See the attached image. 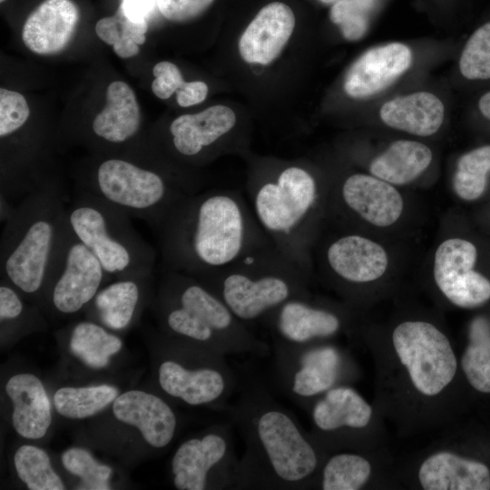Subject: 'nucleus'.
I'll list each match as a JSON object with an SVG mask.
<instances>
[{
	"label": "nucleus",
	"instance_id": "1",
	"mask_svg": "<svg viewBox=\"0 0 490 490\" xmlns=\"http://www.w3.org/2000/svg\"><path fill=\"white\" fill-rule=\"evenodd\" d=\"M222 414L245 445L234 489L313 487L327 455L259 375L240 374L239 388Z\"/></svg>",
	"mask_w": 490,
	"mask_h": 490
},
{
	"label": "nucleus",
	"instance_id": "2",
	"mask_svg": "<svg viewBox=\"0 0 490 490\" xmlns=\"http://www.w3.org/2000/svg\"><path fill=\"white\" fill-rule=\"evenodd\" d=\"M165 270L198 277L270 242L250 203L231 190L197 191L158 230Z\"/></svg>",
	"mask_w": 490,
	"mask_h": 490
},
{
	"label": "nucleus",
	"instance_id": "3",
	"mask_svg": "<svg viewBox=\"0 0 490 490\" xmlns=\"http://www.w3.org/2000/svg\"><path fill=\"white\" fill-rule=\"evenodd\" d=\"M321 194L312 172L298 164L258 172L248 184L250 206L260 228L309 276Z\"/></svg>",
	"mask_w": 490,
	"mask_h": 490
},
{
	"label": "nucleus",
	"instance_id": "4",
	"mask_svg": "<svg viewBox=\"0 0 490 490\" xmlns=\"http://www.w3.org/2000/svg\"><path fill=\"white\" fill-rule=\"evenodd\" d=\"M159 305L163 326L181 338L225 356H270V345L258 338L223 300L195 277L165 270Z\"/></svg>",
	"mask_w": 490,
	"mask_h": 490
},
{
	"label": "nucleus",
	"instance_id": "5",
	"mask_svg": "<svg viewBox=\"0 0 490 490\" xmlns=\"http://www.w3.org/2000/svg\"><path fill=\"white\" fill-rule=\"evenodd\" d=\"M65 222L62 192L54 183L23 198L1 236L3 280L25 295L41 294Z\"/></svg>",
	"mask_w": 490,
	"mask_h": 490
},
{
	"label": "nucleus",
	"instance_id": "6",
	"mask_svg": "<svg viewBox=\"0 0 490 490\" xmlns=\"http://www.w3.org/2000/svg\"><path fill=\"white\" fill-rule=\"evenodd\" d=\"M195 278L248 327L287 300L309 293V276L270 241L226 267Z\"/></svg>",
	"mask_w": 490,
	"mask_h": 490
},
{
	"label": "nucleus",
	"instance_id": "7",
	"mask_svg": "<svg viewBox=\"0 0 490 490\" xmlns=\"http://www.w3.org/2000/svg\"><path fill=\"white\" fill-rule=\"evenodd\" d=\"M79 191L93 194L129 217L145 220L157 230L198 184L134 162L112 157L97 163Z\"/></svg>",
	"mask_w": 490,
	"mask_h": 490
},
{
	"label": "nucleus",
	"instance_id": "8",
	"mask_svg": "<svg viewBox=\"0 0 490 490\" xmlns=\"http://www.w3.org/2000/svg\"><path fill=\"white\" fill-rule=\"evenodd\" d=\"M65 214L74 234L112 278L152 275L156 253L133 229L128 215L84 191L76 192Z\"/></svg>",
	"mask_w": 490,
	"mask_h": 490
},
{
	"label": "nucleus",
	"instance_id": "9",
	"mask_svg": "<svg viewBox=\"0 0 490 490\" xmlns=\"http://www.w3.org/2000/svg\"><path fill=\"white\" fill-rule=\"evenodd\" d=\"M271 338L275 387L305 410L327 391L342 385L350 374L348 359L330 343L294 344Z\"/></svg>",
	"mask_w": 490,
	"mask_h": 490
},
{
	"label": "nucleus",
	"instance_id": "10",
	"mask_svg": "<svg viewBox=\"0 0 490 490\" xmlns=\"http://www.w3.org/2000/svg\"><path fill=\"white\" fill-rule=\"evenodd\" d=\"M227 356L192 342L190 358L170 357L158 368V383L169 397L191 407H208L223 413L236 394L240 374Z\"/></svg>",
	"mask_w": 490,
	"mask_h": 490
},
{
	"label": "nucleus",
	"instance_id": "11",
	"mask_svg": "<svg viewBox=\"0 0 490 490\" xmlns=\"http://www.w3.org/2000/svg\"><path fill=\"white\" fill-rule=\"evenodd\" d=\"M228 420L183 441L171 461L172 483L179 490L234 489L239 463Z\"/></svg>",
	"mask_w": 490,
	"mask_h": 490
},
{
	"label": "nucleus",
	"instance_id": "12",
	"mask_svg": "<svg viewBox=\"0 0 490 490\" xmlns=\"http://www.w3.org/2000/svg\"><path fill=\"white\" fill-rule=\"evenodd\" d=\"M392 344L412 386L422 396L436 397L453 381L456 357L447 337L435 325L404 321L395 328Z\"/></svg>",
	"mask_w": 490,
	"mask_h": 490
},
{
	"label": "nucleus",
	"instance_id": "13",
	"mask_svg": "<svg viewBox=\"0 0 490 490\" xmlns=\"http://www.w3.org/2000/svg\"><path fill=\"white\" fill-rule=\"evenodd\" d=\"M107 279L112 277L74 234L66 220L42 290L46 299L58 313H76L93 299Z\"/></svg>",
	"mask_w": 490,
	"mask_h": 490
},
{
	"label": "nucleus",
	"instance_id": "14",
	"mask_svg": "<svg viewBox=\"0 0 490 490\" xmlns=\"http://www.w3.org/2000/svg\"><path fill=\"white\" fill-rule=\"evenodd\" d=\"M313 426L310 435L326 453L350 445L356 433L372 418V407L354 388L337 386L317 398L307 410Z\"/></svg>",
	"mask_w": 490,
	"mask_h": 490
},
{
	"label": "nucleus",
	"instance_id": "15",
	"mask_svg": "<svg viewBox=\"0 0 490 490\" xmlns=\"http://www.w3.org/2000/svg\"><path fill=\"white\" fill-rule=\"evenodd\" d=\"M476 259L475 246L460 238L446 240L436 251V284L459 308H476L490 299V280L474 270Z\"/></svg>",
	"mask_w": 490,
	"mask_h": 490
},
{
	"label": "nucleus",
	"instance_id": "16",
	"mask_svg": "<svg viewBox=\"0 0 490 490\" xmlns=\"http://www.w3.org/2000/svg\"><path fill=\"white\" fill-rule=\"evenodd\" d=\"M260 322L270 331L271 338L294 344L323 342L344 327L339 311L314 302L309 293L287 300Z\"/></svg>",
	"mask_w": 490,
	"mask_h": 490
},
{
	"label": "nucleus",
	"instance_id": "17",
	"mask_svg": "<svg viewBox=\"0 0 490 490\" xmlns=\"http://www.w3.org/2000/svg\"><path fill=\"white\" fill-rule=\"evenodd\" d=\"M410 48L389 43L368 49L348 69L344 90L356 99L375 95L399 78L412 64Z\"/></svg>",
	"mask_w": 490,
	"mask_h": 490
},
{
	"label": "nucleus",
	"instance_id": "18",
	"mask_svg": "<svg viewBox=\"0 0 490 490\" xmlns=\"http://www.w3.org/2000/svg\"><path fill=\"white\" fill-rule=\"evenodd\" d=\"M345 211L377 227H387L400 217L404 201L393 184L374 175L354 173L337 192Z\"/></svg>",
	"mask_w": 490,
	"mask_h": 490
},
{
	"label": "nucleus",
	"instance_id": "19",
	"mask_svg": "<svg viewBox=\"0 0 490 490\" xmlns=\"http://www.w3.org/2000/svg\"><path fill=\"white\" fill-rule=\"evenodd\" d=\"M325 263L339 282L359 285L379 279L388 258L381 245L364 236L349 233L333 240L325 250Z\"/></svg>",
	"mask_w": 490,
	"mask_h": 490
},
{
	"label": "nucleus",
	"instance_id": "20",
	"mask_svg": "<svg viewBox=\"0 0 490 490\" xmlns=\"http://www.w3.org/2000/svg\"><path fill=\"white\" fill-rule=\"evenodd\" d=\"M113 411L119 421L137 427L153 448L166 447L176 434V414L154 394L141 390L124 392L113 401Z\"/></svg>",
	"mask_w": 490,
	"mask_h": 490
},
{
	"label": "nucleus",
	"instance_id": "21",
	"mask_svg": "<svg viewBox=\"0 0 490 490\" xmlns=\"http://www.w3.org/2000/svg\"><path fill=\"white\" fill-rule=\"evenodd\" d=\"M295 27L291 8L281 2L262 7L249 24L239 41L241 58L253 64L273 62L289 42Z\"/></svg>",
	"mask_w": 490,
	"mask_h": 490
},
{
	"label": "nucleus",
	"instance_id": "22",
	"mask_svg": "<svg viewBox=\"0 0 490 490\" xmlns=\"http://www.w3.org/2000/svg\"><path fill=\"white\" fill-rule=\"evenodd\" d=\"M78 20L79 10L71 0H44L24 24V44L38 54H57L71 41Z\"/></svg>",
	"mask_w": 490,
	"mask_h": 490
},
{
	"label": "nucleus",
	"instance_id": "23",
	"mask_svg": "<svg viewBox=\"0 0 490 490\" xmlns=\"http://www.w3.org/2000/svg\"><path fill=\"white\" fill-rule=\"evenodd\" d=\"M235 124V113L225 105H213L195 114H182L170 124L171 144L179 156L199 157L230 133Z\"/></svg>",
	"mask_w": 490,
	"mask_h": 490
},
{
	"label": "nucleus",
	"instance_id": "24",
	"mask_svg": "<svg viewBox=\"0 0 490 490\" xmlns=\"http://www.w3.org/2000/svg\"><path fill=\"white\" fill-rule=\"evenodd\" d=\"M418 480L426 490H488L490 470L482 462L442 451L424 460Z\"/></svg>",
	"mask_w": 490,
	"mask_h": 490
},
{
	"label": "nucleus",
	"instance_id": "25",
	"mask_svg": "<svg viewBox=\"0 0 490 490\" xmlns=\"http://www.w3.org/2000/svg\"><path fill=\"white\" fill-rule=\"evenodd\" d=\"M5 392L14 405L12 423L17 434L28 439L43 437L51 425L52 415L40 379L29 373L15 375L8 379Z\"/></svg>",
	"mask_w": 490,
	"mask_h": 490
},
{
	"label": "nucleus",
	"instance_id": "26",
	"mask_svg": "<svg viewBox=\"0 0 490 490\" xmlns=\"http://www.w3.org/2000/svg\"><path fill=\"white\" fill-rule=\"evenodd\" d=\"M106 104L94 117L95 137L113 145L128 142L137 134L141 112L132 89L124 82L111 83L106 89Z\"/></svg>",
	"mask_w": 490,
	"mask_h": 490
},
{
	"label": "nucleus",
	"instance_id": "27",
	"mask_svg": "<svg viewBox=\"0 0 490 490\" xmlns=\"http://www.w3.org/2000/svg\"><path fill=\"white\" fill-rule=\"evenodd\" d=\"M379 114L389 127L418 136H429L442 125L445 108L436 95L416 92L387 101Z\"/></svg>",
	"mask_w": 490,
	"mask_h": 490
},
{
	"label": "nucleus",
	"instance_id": "28",
	"mask_svg": "<svg viewBox=\"0 0 490 490\" xmlns=\"http://www.w3.org/2000/svg\"><path fill=\"white\" fill-rule=\"evenodd\" d=\"M152 275L118 279L101 289L93 306L100 321L107 328L120 330L133 320L143 298V290Z\"/></svg>",
	"mask_w": 490,
	"mask_h": 490
},
{
	"label": "nucleus",
	"instance_id": "29",
	"mask_svg": "<svg viewBox=\"0 0 490 490\" xmlns=\"http://www.w3.org/2000/svg\"><path fill=\"white\" fill-rule=\"evenodd\" d=\"M433 153L426 144L410 140L392 142L370 163L372 175L402 185L417 178L430 164Z\"/></svg>",
	"mask_w": 490,
	"mask_h": 490
},
{
	"label": "nucleus",
	"instance_id": "30",
	"mask_svg": "<svg viewBox=\"0 0 490 490\" xmlns=\"http://www.w3.org/2000/svg\"><path fill=\"white\" fill-rule=\"evenodd\" d=\"M370 462L355 452H337L324 459L313 487L322 490H358L368 482Z\"/></svg>",
	"mask_w": 490,
	"mask_h": 490
},
{
	"label": "nucleus",
	"instance_id": "31",
	"mask_svg": "<svg viewBox=\"0 0 490 490\" xmlns=\"http://www.w3.org/2000/svg\"><path fill=\"white\" fill-rule=\"evenodd\" d=\"M69 346L85 364L101 368L121 349L122 340L94 322L82 321L73 328Z\"/></svg>",
	"mask_w": 490,
	"mask_h": 490
},
{
	"label": "nucleus",
	"instance_id": "32",
	"mask_svg": "<svg viewBox=\"0 0 490 490\" xmlns=\"http://www.w3.org/2000/svg\"><path fill=\"white\" fill-rule=\"evenodd\" d=\"M147 30L146 20L132 19L121 5L113 16L100 19L95 25L98 37L113 45L114 53L121 58H130L139 53V45L145 43Z\"/></svg>",
	"mask_w": 490,
	"mask_h": 490
},
{
	"label": "nucleus",
	"instance_id": "33",
	"mask_svg": "<svg viewBox=\"0 0 490 490\" xmlns=\"http://www.w3.org/2000/svg\"><path fill=\"white\" fill-rule=\"evenodd\" d=\"M117 397L118 389L108 385L64 387L55 392L54 403L61 416L71 419H82L95 415Z\"/></svg>",
	"mask_w": 490,
	"mask_h": 490
},
{
	"label": "nucleus",
	"instance_id": "34",
	"mask_svg": "<svg viewBox=\"0 0 490 490\" xmlns=\"http://www.w3.org/2000/svg\"><path fill=\"white\" fill-rule=\"evenodd\" d=\"M469 338L461 358L463 372L475 390L490 393V327L484 319L475 320Z\"/></svg>",
	"mask_w": 490,
	"mask_h": 490
},
{
	"label": "nucleus",
	"instance_id": "35",
	"mask_svg": "<svg viewBox=\"0 0 490 490\" xmlns=\"http://www.w3.org/2000/svg\"><path fill=\"white\" fill-rule=\"evenodd\" d=\"M490 172V145L475 148L463 154L457 161L453 179L456 195L465 201H475L482 196Z\"/></svg>",
	"mask_w": 490,
	"mask_h": 490
},
{
	"label": "nucleus",
	"instance_id": "36",
	"mask_svg": "<svg viewBox=\"0 0 490 490\" xmlns=\"http://www.w3.org/2000/svg\"><path fill=\"white\" fill-rule=\"evenodd\" d=\"M19 478L31 490H64V483L51 466L48 455L34 446H20L14 456Z\"/></svg>",
	"mask_w": 490,
	"mask_h": 490
},
{
	"label": "nucleus",
	"instance_id": "37",
	"mask_svg": "<svg viewBox=\"0 0 490 490\" xmlns=\"http://www.w3.org/2000/svg\"><path fill=\"white\" fill-rule=\"evenodd\" d=\"M385 0H338L332 5L329 17L348 41L361 39L368 32L372 17Z\"/></svg>",
	"mask_w": 490,
	"mask_h": 490
},
{
	"label": "nucleus",
	"instance_id": "38",
	"mask_svg": "<svg viewBox=\"0 0 490 490\" xmlns=\"http://www.w3.org/2000/svg\"><path fill=\"white\" fill-rule=\"evenodd\" d=\"M459 69L468 80L490 78V22L479 26L469 37L460 56Z\"/></svg>",
	"mask_w": 490,
	"mask_h": 490
},
{
	"label": "nucleus",
	"instance_id": "39",
	"mask_svg": "<svg viewBox=\"0 0 490 490\" xmlns=\"http://www.w3.org/2000/svg\"><path fill=\"white\" fill-rule=\"evenodd\" d=\"M61 459L67 471L81 478L80 489H110L111 467L99 464L87 450L69 448L63 453Z\"/></svg>",
	"mask_w": 490,
	"mask_h": 490
},
{
	"label": "nucleus",
	"instance_id": "40",
	"mask_svg": "<svg viewBox=\"0 0 490 490\" xmlns=\"http://www.w3.org/2000/svg\"><path fill=\"white\" fill-rule=\"evenodd\" d=\"M30 115L25 98L17 92L0 89V136L5 137L26 122Z\"/></svg>",
	"mask_w": 490,
	"mask_h": 490
},
{
	"label": "nucleus",
	"instance_id": "41",
	"mask_svg": "<svg viewBox=\"0 0 490 490\" xmlns=\"http://www.w3.org/2000/svg\"><path fill=\"white\" fill-rule=\"evenodd\" d=\"M214 0H156L160 13L172 22H187L202 15Z\"/></svg>",
	"mask_w": 490,
	"mask_h": 490
},
{
	"label": "nucleus",
	"instance_id": "42",
	"mask_svg": "<svg viewBox=\"0 0 490 490\" xmlns=\"http://www.w3.org/2000/svg\"><path fill=\"white\" fill-rule=\"evenodd\" d=\"M152 73L155 78L152 83V90L160 99L170 98L185 83L179 68L171 62L162 61L156 64Z\"/></svg>",
	"mask_w": 490,
	"mask_h": 490
},
{
	"label": "nucleus",
	"instance_id": "43",
	"mask_svg": "<svg viewBox=\"0 0 490 490\" xmlns=\"http://www.w3.org/2000/svg\"><path fill=\"white\" fill-rule=\"evenodd\" d=\"M176 93L178 104L181 107H189L205 100L208 94V86L201 81L185 82Z\"/></svg>",
	"mask_w": 490,
	"mask_h": 490
},
{
	"label": "nucleus",
	"instance_id": "44",
	"mask_svg": "<svg viewBox=\"0 0 490 490\" xmlns=\"http://www.w3.org/2000/svg\"><path fill=\"white\" fill-rule=\"evenodd\" d=\"M154 3H156V0H122L120 5L129 17L142 21L146 20L153 8Z\"/></svg>",
	"mask_w": 490,
	"mask_h": 490
},
{
	"label": "nucleus",
	"instance_id": "45",
	"mask_svg": "<svg viewBox=\"0 0 490 490\" xmlns=\"http://www.w3.org/2000/svg\"><path fill=\"white\" fill-rule=\"evenodd\" d=\"M478 108L481 113L490 120V92L485 93L478 102Z\"/></svg>",
	"mask_w": 490,
	"mask_h": 490
},
{
	"label": "nucleus",
	"instance_id": "46",
	"mask_svg": "<svg viewBox=\"0 0 490 490\" xmlns=\"http://www.w3.org/2000/svg\"><path fill=\"white\" fill-rule=\"evenodd\" d=\"M321 3L323 4H326V5H333L335 4L336 2H338V0H319Z\"/></svg>",
	"mask_w": 490,
	"mask_h": 490
},
{
	"label": "nucleus",
	"instance_id": "47",
	"mask_svg": "<svg viewBox=\"0 0 490 490\" xmlns=\"http://www.w3.org/2000/svg\"><path fill=\"white\" fill-rule=\"evenodd\" d=\"M4 1H5V0H0L1 3H3Z\"/></svg>",
	"mask_w": 490,
	"mask_h": 490
}]
</instances>
